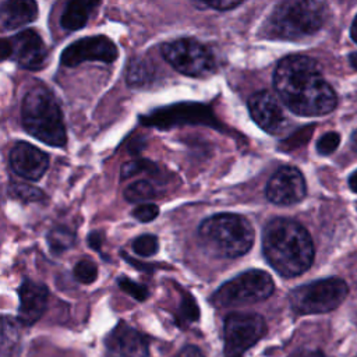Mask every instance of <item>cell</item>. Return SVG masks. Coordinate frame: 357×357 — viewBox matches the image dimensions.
Wrapping results in <instances>:
<instances>
[{"mask_svg":"<svg viewBox=\"0 0 357 357\" xmlns=\"http://www.w3.org/2000/svg\"><path fill=\"white\" fill-rule=\"evenodd\" d=\"M273 86L280 100L298 116H324L337 103L335 91L317 61L308 56L291 54L282 59L273 73Z\"/></svg>","mask_w":357,"mask_h":357,"instance_id":"6da1fadb","label":"cell"},{"mask_svg":"<svg viewBox=\"0 0 357 357\" xmlns=\"http://www.w3.org/2000/svg\"><path fill=\"white\" fill-rule=\"evenodd\" d=\"M262 251L268 264L286 278L305 272L315 255L307 229L289 218H275L266 223L262 233Z\"/></svg>","mask_w":357,"mask_h":357,"instance_id":"7a4b0ae2","label":"cell"},{"mask_svg":"<svg viewBox=\"0 0 357 357\" xmlns=\"http://www.w3.org/2000/svg\"><path fill=\"white\" fill-rule=\"evenodd\" d=\"M204 248L219 258H237L250 251L254 229L241 215L218 213L206 218L198 227Z\"/></svg>","mask_w":357,"mask_h":357,"instance_id":"3957f363","label":"cell"},{"mask_svg":"<svg viewBox=\"0 0 357 357\" xmlns=\"http://www.w3.org/2000/svg\"><path fill=\"white\" fill-rule=\"evenodd\" d=\"M25 131L50 146H64L67 132L63 114L53 93L45 86L31 88L21 103Z\"/></svg>","mask_w":357,"mask_h":357,"instance_id":"277c9868","label":"cell"},{"mask_svg":"<svg viewBox=\"0 0 357 357\" xmlns=\"http://www.w3.org/2000/svg\"><path fill=\"white\" fill-rule=\"evenodd\" d=\"M325 10L318 0H283L266 21V33L275 39L296 40L315 33L324 24Z\"/></svg>","mask_w":357,"mask_h":357,"instance_id":"5b68a950","label":"cell"},{"mask_svg":"<svg viewBox=\"0 0 357 357\" xmlns=\"http://www.w3.org/2000/svg\"><path fill=\"white\" fill-rule=\"evenodd\" d=\"M275 290L269 273L261 269L245 271L223 283L212 296L211 301L216 307H238L266 300Z\"/></svg>","mask_w":357,"mask_h":357,"instance_id":"8992f818","label":"cell"},{"mask_svg":"<svg viewBox=\"0 0 357 357\" xmlns=\"http://www.w3.org/2000/svg\"><path fill=\"white\" fill-rule=\"evenodd\" d=\"M349 293L346 282L340 278H326L296 287L290 293V304L296 314H325L337 308Z\"/></svg>","mask_w":357,"mask_h":357,"instance_id":"52a82bcc","label":"cell"},{"mask_svg":"<svg viewBox=\"0 0 357 357\" xmlns=\"http://www.w3.org/2000/svg\"><path fill=\"white\" fill-rule=\"evenodd\" d=\"M162 54L174 70L188 77L204 78L216 68L211 49L191 38H180L163 43Z\"/></svg>","mask_w":357,"mask_h":357,"instance_id":"ba28073f","label":"cell"},{"mask_svg":"<svg viewBox=\"0 0 357 357\" xmlns=\"http://www.w3.org/2000/svg\"><path fill=\"white\" fill-rule=\"evenodd\" d=\"M265 333L266 322L259 314H229L225 319V357H243Z\"/></svg>","mask_w":357,"mask_h":357,"instance_id":"9c48e42d","label":"cell"},{"mask_svg":"<svg viewBox=\"0 0 357 357\" xmlns=\"http://www.w3.org/2000/svg\"><path fill=\"white\" fill-rule=\"evenodd\" d=\"M119 56L117 46L113 40L103 35L86 36L73 42L60 56V61L66 67H77L84 61L113 63Z\"/></svg>","mask_w":357,"mask_h":357,"instance_id":"30bf717a","label":"cell"},{"mask_svg":"<svg viewBox=\"0 0 357 357\" xmlns=\"http://www.w3.org/2000/svg\"><path fill=\"white\" fill-rule=\"evenodd\" d=\"M266 198L276 205H293L307 194L303 173L294 166L279 167L269 178L265 188Z\"/></svg>","mask_w":357,"mask_h":357,"instance_id":"8fae6325","label":"cell"},{"mask_svg":"<svg viewBox=\"0 0 357 357\" xmlns=\"http://www.w3.org/2000/svg\"><path fill=\"white\" fill-rule=\"evenodd\" d=\"M248 110L252 120L269 134H280L287 127L284 110L278 98L269 91L255 92L248 100Z\"/></svg>","mask_w":357,"mask_h":357,"instance_id":"7c38bea8","label":"cell"},{"mask_svg":"<svg viewBox=\"0 0 357 357\" xmlns=\"http://www.w3.org/2000/svg\"><path fill=\"white\" fill-rule=\"evenodd\" d=\"M105 346L109 357H146L149 340L139 331L120 322L106 336Z\"/></svg>","mask_w":357,"mask_h":357,"instance_id":"4fadbf2b","label":"cell"},{"mask_svg":"<svg viewBox=\"0 0 357 357\" xmlns=\"http://www.w3.org/2000/svg\"><path fill=\"white\" fill-rule=\"evenodd\" d=\"M10 166L20 177L36 181L49 167V155L28 142H17L10 151Z\"/></svg>","mask_w":357,"mask_h":357,"instance_id":"5bb4252c","label":"cell"},{"mask_svg":"<svg viewBox=\"0 0 357 357\" xmlns=\"http://www.w3.org/2000/svg\"><path fill=\"white\" fill-rule=\"evenodd\" d=\"M13 60L28 70L40 68L46 59V47L40 35L33 29H25L10 39Z\"/></svg>","mask_w":357,"mask_h":357,"instance_id":"9a60e30c","label":"cell"},{"mask_svg":"<svg viewBox=\"0 0 357 357\" xmlns=\"http://www.w3.org/2000/svg\"><path fill=\"white\" fill-rule=\"evenodd\" d=\"M18 321L22 325H33L46 311L49 290L45 284L25 279L18 287Z\"/></svg>","mask_w":357,"mask_h":357,"instance_id":"2e32d148","label":"cell"},{"mask_svg":"<svg viewBox=\"0 0 357 357\" xmlns=\"http://www.w3.org/2000/svg\"><path fill=\"white\" fill-rule=\"evenodd\" d=\"M36 17V0H6L0 4V22L7 29H17L35 21Z\"/></svg>","mask_w":357,"mask_h":357,"instance_id":"e0dca14e","label":"cell"},{"mask_svg":"<svg viewBox=\"0 0 357 357\" xmlns=\"http://www.w3.org/2000/svg\"><path fill=\"white\" fill-rule=\"evenodd\" d=\"M99 3L100 0H67L60 17L61 26L67 31H78L84 28Z\"/></svg>","mask_w":357,"mask_h":357,"instance_id":"ac0fdd59","label":"cell"},{"mask_svg":"<svg viewBox=\"0 0 357 357\" xmlns=\"http://www.w3.org/2000/svg\"><path fill=\"white\" fill-rule=\"evenodd\" d=\"M46 240L53 254H61L74 245L75 233L67 226H56L47 233Z\"/></svg>","mask_w":357,"mask_h":357,"instance_id":"d6986e66","label":"cell"},{"mask_svg":"<svg viewBox=\"0 0 357 357\" xmlns=\"http://www.w3.org/2000/svg\"><path fill=\"white\" fill-rule=\"evenodd\" d=\"M124 198L132 204H141L155 197V188L148 180H138L127 185L123 191Z\"/></svg>","mask_w":357,"mask_h":357,"instance_id":"ffe728a7","label":"cell"},{"mask_svg":"<svg viewBox=\"0 0 357 357\" xmlns=\"http://www.w3.org/2000/svg\"><path fill=\"white\" fill-rule=\"evenodd\" d=\"M8 195L24 204L39 202L45 198V192L40 188L22 183H11L8 185Z\"/></svg>","mask_w":357,"mask_h":357,"instance_id":"44dd1931","label":"cell"},{"mask_svg":"<svg viewBox=\"0 0 357 357\" xmlns=\"http://www.w3.org/2000/svg\"><path fill=\"white\" fill-rule=\"evenodd\" d=\"M198 314H199V311H198L197 303L194 301V298L190 294H187L183 297L180 308L177 311V315H176L177 324L181 326H187L188 324L194 322L198 318Z\"/></svg>","mask_w":357,"mask_h":357,"instance_id":"7402d4cb","label":"cell"},{"mask_svg":"<svg viewBox=\"0 0 357 357\" xmlns=\"http://www.w3.org/2000/svg\"><path fill=\"white\" fill-rule=\"evenodd\" d=\"M158 167L155 163H152L151 160H146V159H137V160H130V162H126L123 166H121V180H126V178H130L138 173H142V172H146V173H156Z\"/></svg>","mask_w":357,"mask_h":357,"instance_id":"603a6c76","label":"cell"},{"mask_svg":"<svg viewBox=\"0 0 357 357\" xmlns=\"http://www.w3.org/2000/svg\"><path fill=\"white\" fill-rule=\"evenodd\" d=\"M132 250L141 257H152L159 250V241L153 234H142L132 241Z\"/></svg>","mask_w":357,"mask_h":357,"instance_id":"cb8c5ba5","label":"cell"},{"mask_svg":"<svg viewBox=\"0 0 357 357\" xmlns=\"http://www.w3.org/2000/svg\"><path fill=\"white\" fill-rule=\"evenodd\" d=\"M74 278L82 284H91L98 279V266L92 261L82 259L74 266Z\"/></svg>","mask_w":357,"mask_h":357,"instance_id":"d4e9b609","label":"cell"},{"mask_svg":"<svg viewBox=\"0 0 357 357\" xmlns=\"http://www.w3.org/2000/svg\"><path fill=\"white\" fill-rule=\"evenodd\" d=\"M117 284H119V287H120L123 291H126L127 294H130L132 298H135V300H138V301H144V300H146L148 296H149V291H148V289H146L144 284H139V283L131 280V279L127 278V276L119 278V279H117Z\"/></svg>","mask_w":357,"mask_h":357,"instance_id":"484cf974","label":"cell"},{"mask_svg":"<svg viewBox=\"0 0 357 357\" xmlns=\"http://www.w3.org/2000/svg\"><path fill=\"white\" fill-rule=\"evenodd\" d=\"M340 142V135L336 131L325 132L317 142V151L321 155H331L336 151Z\"/></svg>","mask_w":357,"mask_h":357,"instance_id":"4316f807","label":"cell"},{"mask_svg":"<svg viewBox=\"0 0 357 357\" xmlns=\"http://www.w3.org/2000/svg\"><path fill=\"white\" fill-rule=\"evenodd\" d=\"M131 213L137 220L146 223V222H152L159 215V206L151 202H145L135 206Z\"/></svg>","mask_w":357,"mask_h":357,"instance_id":"83f0119b","label":"cell"},{"mask_svg":"<svg viewBox=\"0 0 357 357\" xmlns=\"http://www.w3.org/2000/svg\"><path fill=\"white\" fill-rule=\"evenodd\" d=\"M199 8L212 10H230L243 3L244 0H191Z\"/></svg>","mask_w":357,"mask_h":357,"instance_id":"f1b7e54d","label":"cell"},{"mask_svg":"<svg viewBox=\"0 0 357 357\" xmlns=\"http://www.w3.org/2000/svg\"><path fill=\"white\" fill-rule=\"evenodd\" d=\"M102 244H103V234L98 230L95 231H91L88 234V245L95 250V251H100L102 248Z\"/></svg>","mask_w":357,"mask_h":357,"instance_id":"f546056e","label":"cell"},{"mask_svg":"<svg viewBox=\"0 0 357 357\" xmlns=\"http://www.w3.org/2000/svg\"><path fill=\"white\" fill-rule=\"evenodd\" d=\"M178 357H205L204 356V353L201 351V349H198L197 346H185L181 351H180V354H178Z\"/></svg>","mask_w":357,"mask_h":357,"instance_id":"4dcf8cb0","label":"cell"},{"mask_svg":"<svg viewBox=\"0 0 357 357\" xmlns=\"http://www.w3.org/2000/svg\"><path fill=\"white\" fill-rule=\"evenodd\" d=\"M11 56V43L10 39L0 38V60H6Z\"/></svg>","mask_w":357,"mask_h":357,"instance_id":"1f68e13d","label":"cell"},{"mask_svg":"<svg viewBox=\"0 0 357 357\" xmlns=\"http://www.w3.org/2000/svg\"><path fill=\"white\" fill-rule=\"evenodd\" d=\"M291 357H326V356L321 350L301 349V350H297Z\"/></svg>","mask_w":357,"mask_h":357,"instance_id":"d6a6232c","label":"cell"},{"mask_svg":"<svg viewBox=\"0 0 357 357\" xmlns=\"http://www.w3.org/2000/svg\"><path fill=\"white\" fill-rule=\"evenodd\" d=\"M349 187L353 192L357 194V170H354L349 177Z\"/></svg>","mask_w":357,"mask_h":357,"instance_id":"836d02e7","label":"cell"},{"mask_svg":"<svg viewBox=\"0 0 357 357\" xmlns=\"http://www.w3.org/2000/svg\"><path fill=\"white\" fill-rule=\"evenodd\" d=\"M350 35L353 38V40L357 43V15L354 17L353 22H351V28H350Z\"/></svg>","mask_w":357,"mask_h":357,"instance_id":"e575fe53","label":"cell"},{"mask_svg":"<svg viewBox=\"0 0 357 357\" xmlns=\"http://www.w3.org/2000/svg\"><path fill=\"white\" fill-rule=\"evenodd\" d=\"M349 61H350L351 67L357 68V53H351V54H350V57H349Z\"/></svg>","mask_w":357,"mask_h":357,"instance_id":"d590c367","label":"cell"},{"mask_svg":"<svg viewBox=\"0 0 357 357\" xmlns=\"http://www.w3.org/2000/svg\"><path fill=\"white\" fill-rule=\"evenodd\" d=\"M351 146L357 152V130L351 134Z\"/></svg>","mask_w":357,"mask_h":357,"instance_id":"8d00e7d4","label":"cell"}]
</instances>
